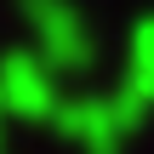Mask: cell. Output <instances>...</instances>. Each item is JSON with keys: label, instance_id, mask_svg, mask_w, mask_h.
I'll return each instance as SVG.
<instances>
[{"label": "cell", "instance_id": "cell-1", "mask_svg": "<svg viewBox=\"0 0 154 154\" xmlns=\"http://www.w3.org/2000/svg\"><path fill=\"white\" fill-rule=\"evenodd\" d=\"M143 80H149V86H154V29H149V34H143Z\"/></svg>", "mask_w": 154, "mask_h": 154}]
</instances>
